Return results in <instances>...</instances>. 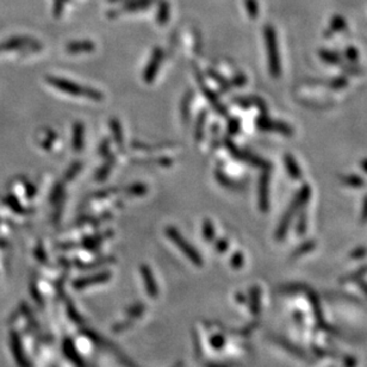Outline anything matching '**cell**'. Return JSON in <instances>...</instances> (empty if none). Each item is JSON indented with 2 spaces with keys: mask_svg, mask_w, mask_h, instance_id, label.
<instances>
[{
  "mask_svg": "<svg viewBox=\"0 0 367 367\" xmlns=\"http://www.w3.org/2000/svg\"><path fill=\"white\" fill-rule=\"evenodd\" d=\"M116 162V157L114 154H108L106 156V161H105V163L103 164L102 167L99 168L98 172H97L96 174V179L98 181H103L108 177V174H110V172L112 170V167H114V164Z\"/></svg>",
  "mask_w": 367,
  "mask_h": 367,
  "instance_id": "cell-13",
  "label": "cell"
},
{
  "mask_svg": "<svg viewBox=\"0 0 367 367\" xmlns=\"http://www.w3.org/2000/svg\"><path fill=\"white\" fill-rule=\"evenodd\" d=\"M84 134L85 128L81 122H76L73 125V136H72V147L74 152H80L84 147Z\"/></svg>",
  "mask_w": 367,
  "mask_h": 367,
  "instance_id": "cell-12",
  "label": "cell"
},
{
  "mask_svg": "<svg viewBox=\"0 0 367 367\" xmlns=\"http://www.w3.org/2000/svg\"><path fill=\"white\" fill-rule=\"evenodd\" d=\"M247 82V78L243 76V74H237L233 78V80L230 81L231 86H235V87H241Z\"/></svg>",
  "mask_w": 367,
  "mask_h": 367,
  "instance_id": "cell-26",
  "label": "cell"
},
{
  "mask_svg": "<svg viewBox=\"0 0 367 367\" xmlns=\"http://www.w3.org/2000/svg\"><path fill=\"white\" fill-rule=\"evenodd\" d=\"M96 46L92 41H73L66 46V51L69 54H85L95 51Z\"/></svg>",
  "mask_w": 367,
  "mask_h": 367,
  "instance_id": "cell-11",
  "label": "cell"
},
{
  "mask_svg": "<svg viewBox=\"0 0 367 367\" xmlns=\"http://www.w3.org/2000/svg\"><path fill=\"white\" fill-rule=\"evenodd\" d=\"M285 164H286V168L288 170V172H290V175L292 178H295V179L301 178V175H302L301 170H299V167L297 166V163L295 162L293 157H292L291 155L285 156Z\"/></svg>",
  "mask_w": 367,
  "mask_h": 367,
  "instance_id": "cell-20",
  "label": "cell"
},
{
  "mask_svg": "<svg viewBox=\"0 0 367 367\" xmlns=\"http://www.w3.org/2000/svg\"><path fill=\"white\" fill-rule=\"evenodd\" d=\"M203 234L204 237L207 238V241H211L215 236V228H213V224L210 219H205L203 223Z\"/></svg>",
  "mask_w": 367,
  "mask_h": 367,
  "instance_id": "cell-25",
  "label": "cell"
},
{
  "mask_svg": "<svg viewBox=\"0 0 367 367\" xmlns=\"http://www.w3.org/2000/svg\"><path fill=\"white\" fill-rule=\"evenodd\" d=\"M163 56L164 52L161 48L156 47L155 49L153 50L151 59H149L147 66H145L143 70V74H142V79H143L145 84H152V82L155 80L157 73H159L161 63L163 61Z\"/></svg>",
  "mask_w": 367,
  "mask_h": 367,
  "instance_id": "cell-4",
  "label": "cell"
},
{
  "mask_svg": "<svg viewBox=\"0 0 367 367\" xmlns=\"http://www.w3.org/2000/svg\"><path fill=\"white\" fill-rule=\"evenodd\" d=\"M166 234L168 237L172 240V241H173L174 243H177V246L179 247V248H180L182 252L190 258L191 260L197 262V264H199L200 258H199V255H198V253L196 252V250H194L193 247L191 246L190 243L187 242L180 234H179V231L175 229V228L168 227L166 229Z\"/></svg>",
  "mask_w": 367,
  "mask_h": 367,
  "instance_id": "cell-5",
  "label": "cell"
},
{
  "mask_svg": "<svg viewBox=\"0 0 367 367\" xmlns=\"http://www.w3.org/2000/svg\"><path fill=\"white\" fill-rule=\"evenodd\" d=\"M269 174L264 172L259 179V207L262 212L269 208Z\"/></svg>",
  "mask_w": 367,
  "mask_h": 367,
  "instance_id": "cell-9",
  "label": "cell"
},
{
  "mask_svg": "<svg viewBox=\"0 0 367 367\" xmlns=\"http://www.w3.org/2000/svg\"><path fill=\"white\" fill-rule=\"evenodd\" d=\"M192 96H193V92L189 91L185 96H183L181 102V117L183 118V121L185 122L189 121V117H190V104H191V100L193 99Z\"/></svg>",
  "mask_w": 367,
  "mask_h": 367,
  "instance_id": "cell-19",
  "label": "cell"
},
{
  "mask_svg": "<svg viewBox=\"0 0 367 367\" xmlns=\"http://www.w3.org/2000/svg\"><path fill=\"white\" fill-rule=\"evenodd\" d=\"M82 168V162L81 161H74V162L68 167V170L66 171L65 173V180L70 181L76 178V175L81 171Z\"/></svg>",
  "mask_w": 367,
  "mask_h": 367,
  "instance_id": "cell-22",
  "label": "cell"
},
{
  "mask_svg": "<svg viewBox=\"0 0 367 367\" xmlns=\"http://www.w3.org/2000/svg\"><path fill=\"white\" fill-rule=\"evenodd\" d=\"M224 143H226L227 148L229 149L230 154L233 155L235 159L241 160V161H243V162L250 163V164H253V166H256V167H267L268 166L267 162H265L264 160L260 159V157L249 154L248 152L242 151V149H238L231 141L226 140L224 141Z\"/></svg>",
  "mask_w": 367,
  "mask_h": 367,
  "instance_id": "cell-6",
  "label": "cell"
},
{
  "mask_svg": "<svg viewBox=\"0 0 367 367\" xmlns=\"http://www.w3.org/2000/svg\"><path fill=\"white\" fill-rule=\"evenodd\" d=\"M309 197H310L309 186H304L301 191H299V193L297 194V196L293 198V200H292V203L290 205V209H288V211H286L285 216L283 217V221H282V223H280L279 230H278L280 235H283L284 233H285L286 228L288 227V224H290V222H291V218H292V215H293V212L297 211L299 208H302L303 205L306 203V200L309 199Z\"/></svg>",
  "mask_w": 367,
  "mask_h": 367,
  "instance_id": "cell-3",
  "label": "cell"
},
{
  "mask_svg": "<svg viewBox=\"0 0 367 367\" xmlns=\"http://www.w3.org/2000/svg\"><path fill=\"white\" fill-rule=\"evenodd\" d=\"M63 198H65V186H63L62 182H59V183H56L54 190H52L50 200H51V203L55 204L61 199H63Z\"/></svg>",
  "mask_w": 367,
  "mask_h": 367,
  "instance_id": "cell-23",
  "label": "cell"
},
{
  "mask_svg": "<svg viewBox=\"0 0 367 367\" xmlns=\"http://www.w3.org/2000/svg\"><path fill=\"white\" fill-rule=\"evenodd\" d=\"M110 129L112 135H114L116 143H117L118 147H122L123 143H124V138H123L122 125L117 118L110 119Z\"/></svg>",
  "mask_w": 367,
  "mask_h": 367,
  "instance_id": "cell-15",
  "label": "cell"
},
{
  "mask_svg": "<svg viewBox=\"0 0 367 367\" xmlns=\"http://www.w3.org/2000/svg\"><path fill=\"white\" fill-rule=\"evenodd\" d=\"M207 115L208 112L203 110L198 116L197 118V124H196V129H194V138H196L197 142L201 141V138H203V133H204V125L205 122H207Z\"/></svg>",
  "mask_w": 367,
  "mask_h": 367,
  "instance_id": "cell-17",
  "label": "cell"
},
{
  "mask_svg": "<svg viewBox=\"0 0 367 367\" xmlns=\"http://www.w3.org/2000/svg\"><path fill=\"white\" fill-rule=\"evenodd\" d=\"M171 14V7L166 0H161L159 4V9H157L156 13V21L160 25H164L170 20Z\"/></svg>",
  "mask_w": 367,
  "mask_h": 367,
  "instance_id": "cell-14",
  "label": "cell"
},
{
  "mask_svg": "<svg viewBox=\"0 0 367 367\" xmlns=\"http://www.w3.org/2000/svg\"><path fill=\"white\" fill-rule=\"evenodd\" d=\"M99 154L102 156H107L110 154V140H104L99 145Z\"/></svg>",
  "mask_w": 367,
  "mask_h": 367,
  "instance_id": "cell-27",
  "label": "cell"
},
{
  "mask_svg": "<svg viewBox=\"0 0 367 367\" xmlns=\"http://www.w3.org/2000/svg\"><path fill=\"white\" fill-rule=\"evenodd\" d=\"M147 191H148L147 185H144V183H141V182H136L126 187L125 193L128 194V196L141 197V196H144V194L147 193Z\"/></svg>",
  "mask_w": 367,
  "mask_h": 367,
  "instance_id": "cell-18",
  "label": "cell"
},
{
  "mask_svg": "<svg viewBox=\"0 0 367 367\" xmlns=\"http://www.w3.org/2000/svg\"><path fill=\"white\" fill-rule=\"evenodd\" d=\"M196 76H197V81H198V84H199L200 86V89L203 91L204 93V96H205V98H207L208 102L210 103V105L215 108V110L218 112L219 115H222V116H227V108L223 106V104L219 102V99H218V97H217V95L215 92L212 91L211 88H209L207 84H205V81H204V79L203 77H201V74L198 72H196Z\"/></svg>",
  "mask_w": 367,
  "mask_h": 367,
  "instance_id": "cell-7",
  "label": "cell"
},
{
  "mask_svg": "<svg viewBox=\"0 0 367 367\" xmlns=\"http://www.w3.org/2000/svg\"><path fill=\"white\" fill-rule=\"evenodd\" d=\"M240 130V123L237 119H230L229 125H228V131H229L230 135H235L236 133H238Z\"/></svg>",
  "mask_w": 367,
  "mask_h": 367,
  "instance_id": "cell-29",
  "label": "cell"
},
{
  "mask_svg": "<svg viewBox=\"0 0 367 367\" xmlns=\"http://www.w3.org/2000/svg\"><path fill=\"white\" fill-rule=\"evenodd\" d=\"M362 219H365V222H366V219H367V197H366V199H365L364 208H362Z\"/></svg>",
  "mask_w": 367,
  "mask_h": 367,
  "instance_id": "cell-32",
  "label": "cell"
},
{
  "mask_svg": "<svg viewBox=\"0 0 367 367\" xmlns=\"http://www.w3.org/2000/svg\"><path fill=\"white\" fill-rule=\"evenodd\" d=\"M209 74H210V76H211V78L213 79V80H216V81L219 84V86H221V93H224V92L229 91V89L231 88L230 81H227L226 79H224L222 76H219L218 73L215 72V70H209Z\"/></svg>",
  "mask_w": 367,
  "mask_h": 367,
  "instance_id": "cell-21",
  "label": "cell"
},
{
  "mask_svg": "<svg viewBox=\"0 0 367 367\" xmlns=\"http://www.w3.org/2000/svg\"><path fill=\"white\" fill-rule=\"evenodd\" d=\"M215 177L217 179V181H218L221 185L227 187V189H231V190H238L241 189V185H240L238 182H236L233 179H230L228 177L227 174H224V172L217 170L215 173Z\"/></svg>",
  "mask_w": 367,
  "mask_h": 367,
  "instance_id": "cell-16",
  "label": "cell"
},
{
  "mask_svg": "<svg viewBox=\"0 0 367 367\" xmlns=\"http://www.w3.org/2000/svg\"><path fill=\"white\" fill-rule=\"evenodd\" d=\"M256 125H258V128L261 130H269V131L276 130L284 135H290L292 133V130L288 128L286 124H284V123L271 121V119H268L266 117H261L258 119Z\"/></svg>",
  "mask_w": 367,
  "mask_h": 367,
  "instance_id": "cell-10",
  "label": "cell"
},
{
  "mask_svg": "<svg viewBox=\"0 0 367 367\" xmlns=\"http://www.w3.org/2000/svg\"><path fill=\"white\" fill-rule=\"evenodd\" d=\"M321 56H322V59H323L324 61H327V62H331V63L338 62V56L334 55V54H332V52H328V51L321 52Z\"/></svg>",
  "mask_w": 367,
  "mask_h": 367,
  "instance_id": "cell-30",
  "label": "cell"
},
{
  "mask_svg": "<svg viewBox=\"0 0 367 367\" xmlns=\"http://www.w3.org/2000/svg\"><path fill=\"white\" fill-rule=\"evenodd\" d=\"M266 49H267L268 56V65H269V73L272 74L273 78L280 76V59L278 51V43H277L276 31L271 25L265 26L264 31Z\"/></svg>",
  "mask_w": 367,
  "mask_h": 367,
  "instance_id": "cell-2",
  "label": "cell"
},
{
  "mask_svg": "<svg viewBox=\"0 0 367 367\" xmlns=\"http://www.w3.org/2000/svg\"><path fill=\"white\" fill-rule=\"evenodd\" d=\"M155 0H128L121 9L117 11H112L107 14L108 17H117L119 14L123 13H134L138 12L141 10L148 9L149 6H152L154 4Z\"/></svg>",
  "mask_w": 367,
  "mask_h": 367,
  "instance_id": "cell-8",
  "label": "cell"
},
{
  "mask_svg": "<svg viewBox=\"0 0 367 367\" xmlns=\"http://www.w3.org/2000/svg\"><path fill=\"white\" fill-rule=\"evenodd\" d=\"M344 180L347 181L348 185L354 186V187H358V186L362 185L361 179L359 178V177H354V175H352V177H348V178H346V179H344Z\"/></svg>",
  "mask_w": 367,
  "mask_h": 367,
  "instance_id": "cell-31",
  "label": "cell"
},
{
  "mask_svg": "<svg viewBox=\"0 0 367 367\" xmlns=\"http://www.w3.org/2000/svg\"><path fill=\"white\" fill-rule=\"evenodd\" d=\"M362 168H364L365 171H367V160L364 161V162H362Z\"/></svg>",
  "mask_w": 367,
  "mask_h": 367,
  "instance_id": "cell-33",
  "label": "cell"
},
{
  "mask_svg": "<svg viewBox=\"0 0 367 367\" xmlns=\"http://www.w3.org/2000/svg\"><path fill=\"white\" fill-rule=\"evenodd\" d=\"M47 81L50 85L54 86L55 88H58L59 91L67 95L76 96V97H84L86 99H91L93 102H102L104 99V95L98 89H95L92 87H86V86L79 85L77 82H73L70 80H66L63 78L58 77H48Z\"/></svg>",
  "mask_w": 367,
  "mask_h": 367,
  "instance_id": "cell-1",
  "label": "cell"
},
{
  "mask_svg": "<svg viewBox=\"0 0 367 367\" xmlns=\"http://www.w3.org/2000/svg\"><path fill=\"white\" fill-rule=\"evenodd\" d=\"M245 6L249 17H258V14H259V6H258L256 0H245Z\"/></svg>",
  "mask_w": 367,
  "mask_h": 367,
  "instance_id": "cell-24",
  "label": "cell"
},
{
  "mask_svg": "<svg viewBox=\"0 0 367 367\" xmlns=\"http://www.w3.org/2000/svg\"><path fill=\"white\" fill-rule=\"evenodd\" d=\"M66 2H67V0H55V3H54V14L56 17L61 16L63 6H65Z\"/></svg>",
  "mask_w": 367,
  "mask_h": 367,
  "instance_id": "cell-28",
  "label": "cell"
}]
</instances>
